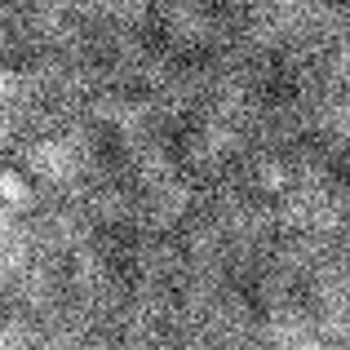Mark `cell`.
I'll list each match as a JSON object with an SVG mask.
<instances>
[{
    "instance_id": "1",
    "label": "cell",
    "mask_w": 350,
    "mask_h": 350,
    "mask_svg": "<svg viewBox=\"0 0 350 350\" xmlns=\"http://www.w3.org/2000/svg\"><path fill=\"white\" fill-rule=\"evenodd\" d=\"M0 204H5V196H0Z\"/></svg>"
}]
</instances>
